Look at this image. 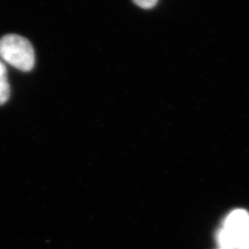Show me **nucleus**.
Segmentation results:
<instances>
[{
    "mask_svg": "<svg viewBox=\"0 0 249 249\" xmlns=\"http://www.w3.org/2000/svg\"></svg>",
    "mask_w": 249,
    "mask_h": 249,
    "instance_id": "0eeeda50",
    "label": "nucleus"
},
{
    "mask_svg": "<svg viewBox=\"0 0 249 249\" xmlns=\"http://www.w3.org/2000/svg\"><path fill=\"white\" fill-rule=\"evenodd\" d=\"M242 249V248H240V249Z\"/></svg>",
    "mask_w": 249,
    "mask_h": 249,
    "instance_id": "423d86ee",
    "label": "nucleus"
},
{
    "mask_svg": "<svg viewBox=\"0 0 249 249\" xmlns=\"http://www.w3.org/2000/svg\"><path fill=\"white\" fill-rule=\"evenodd\" d=\"M134 3L142 9H149L153 8L158 0H133Z\"/></svg>",
    "mask_w": 249,
    "mask_h": 249,
    "instance_id": "20e7f679",
    "label": "nucleus"
},
{
    "mask_svg": "<svg viewBox=\"0 0 249 249\" xmlns=\"http://www.w3.org/2000/svg\"><path fill=\"white\" fill-rule=\"evenodd\" d=\"M0 56L21 71H31L36 64L33 45L18 35H8L0 40Z\"/></svg>",
    "mask_w": 249,
    "mask_h": 249,
    "instance_id": "f257e3e1",
    "label": "nucleus"
},
{
    "mask_svg": "<svg viewBox=\"0 0 249 249\" xmlns=\"http://www.w3.org/2000/svg\"><path fill=\"white\" fill-rule=\"evenodd\" d=\"M240 248H242V249H249V232H248V235H247L246 239H245V242L243 243V245L241 246ZM240 248H239V249H240Z\"/></svg>",
    "mask_w": 249,
    "mask_h": 249,
    "instance_id": "39448f33",
    "label": "nucleus"
},
{
    "mask_svg": "<svg viewBox=\"0 0 249 249\" xmlns=\"http://www.w3.org/2000/svg\"><path fill=\"white\" fill-rule=\"evenodd\" d=\"M10 96V86L8 80V72L4 63L0 61V106L8 102Z\"/></svg>",
    "mask_w": 249,
    "mask_h": 249,
    "instance_id": "7ed1b4c3",
    "label": "nucleus"
},
{
    "mask_svg": "<svg viewBox=\"0 0 249 249\" xmlns=\"http://www.w3.org/2000/svg\"><path fill=\"white\" fill-rule=\"evenodd\" d=\"M249 231V214L245 210H234L224 220L223 228L218 232L220 249H238Z\"/></svg>",
    "mask_w": 249,
    "mask_h": 249,
    "instance_id": "f03ea898",
    "label": "nucleus"
}]
</instances>
